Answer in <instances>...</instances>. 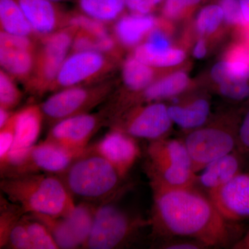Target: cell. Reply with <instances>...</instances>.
<instances>
[{"label":"cell","mask_w":249,"mask_h":249,"mask_svg":"<svg viewBox=\"0 0 249 249\" xmlns=\"http://www.w3.org/2000/svg\"><path fill=\"white\" fill-rule=\"evenodd\" d=\"M150 185L153 195L150 227L157 240L188 237L210 248L232 247L243 235L235 222L226 219L210 196L196 187Z\"/></svg>","instance_id":"cell-1"},{"label":"cell","mask_w":249,"mask_h":249,"mask_svg":"<svg viewBox=\"0 0 249 249\" xmlns=\"http://www.w3.org/2000/svg\"><path fill=\"white\" fill-rule=\"evenodd\" d=\"M0 188L25 214L65 217L76 206L74 198L56 175L37 173L4 177Z\"/></svg>","instance_id":"cell-2"},{"label":"cell","mask_w":249,"mask_h":249,"mask_svg":"<svg viewBox=\"0 0 249 249\" xmlns=\"http://www.w3.org/2000/svg\"><path fill=\"white\" fill-rule=\"evenodd\" d=\"M56 175L73 198L87 201L109 200L120 192L124 180L110 162L90 146Z\"/></svg>","instance_id":"cell-3"},{"label":"cell","mask_w":249,"mask_h":249,"mask_svg":"<svg viewBox=\"0 0 249 249\" xmlns=\"http://www.w3.org/2000/svg\"><path fill=\"white\" fill-rule=\"evenodd\" d=\"M242 118L234 116L227 121L203 124L185 133L182 140L188 149L195 173H199L209 163L237 148Z\"/></svg>","instance_id":"cell-4"},{"label":"cell","mask_w":249,"mask_h":249,"mask_svg":"<svg viewBox=\"0 0 249 249\" xmlns=\"http://www.w3.org/2000/svg\"><path fill=\"white\" fill-rule=\"evenodd\" d=\"M150 226V219L131 215L114 205L103 204L96 210L89 237L82 248H121L130 243L143 228Z\"/></svg>","instance_id":"cell-5"},{"label":"cell","mask_w":249,"mask_h":249,"mask_svg":"<svg viewBox=\"0 0 249 249\" xmlns=\"http://www.w3.org/2000/svg\"><path fill=\"white\" fill-rule=\"evenodd\" d=\"M173 124L168 106L156 102L136 108L121 123L114 125L113 129L122 131L134 138L147 139L150 142L168 137Z\"/></svg>","instance_id":"cell-6"},{"label":"cell","mask_w":249,"mask_h":249,"mask_svg":"<svg viewBox=\"0 0 249 249\" xmlns=\"http://www.w3.org/2000/svg\"><path fill=\"white\" fill-rule=\"evenodd\" d=\"M85 150L75 151L45 139L34 145L19 164L3 174V178L40 172L58 175L65 171Z\"/></svg>","instance_id":"cell-7"},{"label":"cell","mask_w":249,"mask_h":249,"mask_svg":"<svg viewBox=\"0 0 249 249\" xmlns=\"http://www.w3.org/2000/svg\"><path fill=\"white\" fill-rule=\"evenodd\" d=\"M102 91H91L80 87L64 88L47 98L40 106L44 117L53 123L84 114L104 97Z\"/></svg>","instance_id":"cell-8"},{"label":"cell","mask_w":249,"mask_h":249,"mask_svg":"<svg viewBox=\"0 0 249 249\" xmlns=\"http://www.w3.org/2000/svg\"><path fill=\"white\" fill-rule=\"evenodd\" d=\"M101 124L100 116L87 113L77 114L53 124L46 139L70 150L84 151Z\"/></svg>","instance_id":"cell-9"},{"label":"cell","mask_w":249,"mask_h":249,"mask_svg":"<svg viewBox=\"0 0 249 249\" xmlns=\"http://www.w3.org/2000/svg\"><path fill=\"white\" fill-rule=\"evenodd\" d=\"M207 195L229 222L237 223L249 219V173H239Z\"/></svg>","instance_id":"cell-10"},{"label":"cell","mask_w":249,"mask_h":249,"mask_svg":"<svg viewBox=\"0 0 249 249\" xmlns=\"http://www.w3.org/2000/svg\"><path fill=\"white\" fill-rule=\"evenodd\" d=\"M43 114L40 106H32L16 113V136L12 148L4 164L1 174L19 164L27 156L40 136Z\"/></svg>","instance_id":"cell-11"},{"label":"cell","mask_w":249,"mask_h":249,"mask_svg":"<svg viewBox=\"0 0 249 249\" xmlns=\"http://www.w3.org/2000/svg\"><path fill=\"white\" fill-rule=\"evenodd\" d=\"M72 43L71 35L67 31L47 36L36 65L39 80L33 86L34 90L43 92L52 88Z\"/></svg>","instance_id":"cell-12"},{"label":"cell","mask_w":249,"mask_h":249,"mask_svg":"<svg viewBox=\"0 0 249 249\" xmlns=\"http://www.w3.org/2000/svg\"><path fill=\"white\" fill-rule=\"evenodd\" d=\"M90 147L110 162L124 178L141 154L136 139L116 129H113Z\"/></svg>","instance_id":"cell-13"},{"label":"cell","mask_w":249,"mask_h":249,"mask_svg":"<svg viewBox=\"0 0 249 249\" xmlns=\"http://www.w3.org/2000/svg\"><path fill=\"white\" fill-rule=\"evenodd\" d=\"M106 65V59L98 52H76L65 59L52 88L76 86L97 74Z\"/></svg>","instance_id":"cell-14"},{"label":"cell","mask_w":249,"mask_h":249,"mask_svg":"<svg viewBox=\"0 0 249 249\" xmlns=\"http://www.w3.org/2000/svg\"><path fill=\"white\" fill-rule=\"evenodd\" d=\"M246 164L245 158L235 150L211 161L199 175L196 173L195 186L208 194L243 172Z\"/></svg>","instance_id":"cell-15"},{"label":"cell","mask_w":249,"mask_h":249,"mask_svg":"<svg viewBox=\"0 0 249 249\" xmlns=\"http://www.w3.org/2000/svg\"><path fill=\"white\" fill-rule=\"evenodd\" d=\"M211 76L219 85L227 81L249 83V41L233 46L227 53V60L214 65Z\"/></svg>","instance_id":"cell-16"},{"label":"cell","mask_w":249,"mask_h":249,"mask_svg":"<svg viewBox=\"0 0 249 249\" xmlns=\"http://www.w3.org/2000/svg\"><path fill=\"white\" fill-rule=\"evenodd\" d=\"M33 31L41 36L52 34L57 27L59 14L49 0H17Z\"/></svg>","instance_id":"cell-17"},{"label":"cell","mask_w":249,"mask_h":249,"mask_svg":"<svg viewBox=\"0 0 249 249\" xmlns=\"http://www.w3.org/2000/svg\"><path fill=\"white\" fill-rule=\"evenodd\" d=\"M147 153L151 163L181 165L193 170L191 156L182 139L166 137L150 142Z\"/></svg>","instance_id":"cell-18"},{"label":"cell","mask_w":249,"mask_h":249,"mask_svg":"<svg viewBox=\"0 0 249 249\" xmlns=\"http://www.w3.org/2000/svg\"><path fill=\"white\" fill-rule=\"evenodd\" d=\"M172 121L185 132L193 130L206 124L210 116V103L204 98L184 103L177 102L168 107Z\"/></svg>","instance_id":"cell-19"},{"label":"cell","mask_w":249,"mask_h":249,"mask_svg":"<svg viewBox=\"0 0 249 249\" xmlns=\"http://www.w3.org/2000/svg\"><path fill=\"white\" fill-rule=\"evenodd\" d=\"M0 64L6 73L23 78L31 73L35 65V59L32 49L0 45Z\"/></svg>","instance_id":"cell-20"},{"label":"cell","mask_w":249,"mask_h":249,"mask_svg":"<svg viewBox=\"0 0 249 249\" xmlns=\"http://www.w3.org/2000/svg\"><path fill=\"white\" fill-rule=\"evenodd\" d=\"M155 25V18L148 15L134 14L121 18L115 31L119 40L126 46L139 43L145 34Z\"/></svg>","instance_id":"cell-21"},{"label":"cell","mask_w":249,"mask_h":249,"mask_svg":"<svg viewBox=\"0 0 249 249\" xmlns=\"http://www.w3.org/2000/svg\"><path fill=\"white\" fill-rule=\"evenodd\" d=\"M1 30L11 35L28 36L34 32L17 0H0Z\"/></svg>","instance_id":"cell-22"},{"label":"cell","mask_w":249,"mask_h":249,"mask_svg":"<svg viewBox=\"0 0 249 249\" xmlns=\"http://www.w3.org/2000/svg\"><path fill=\"white\" fill-rule=\"evenodd\" d=\"M188 85V78L183 72H177L163 79L151 83L143 90L142 98L146 101H160L183 92Z\"/></svg>","instance_id":"cell-23"},{"label":"cell","mask_w":249,"mask_h":249,"mask_svg":"<svg viewBox=\"0 0 249 249\" xmlns=\"http://www.w3.org/2000/svg\"><path fill=\"white\" fill-rule=\"evenodd\" d=\"M96 209L89 204L76 205L71 213L64 217L67 228L79 247H83L92 227Z\"/></svg>","instance_id":"cell-24"},{"label":"cell","mask_w":249,"mask_h":249,"mask_svg":"<svg viewBox=\"0 0 249 249\" xmlns=\"http://www.w3.org/2000/svg\"><path fill=\"white\" fill-rule=\"evenodd\" d=\"M134 56L150 67L173 66L181 63L185 59V53L179 49H158L152 48L146 43L136 49Z\"/></svg>","instance_id":"cell-25"},{"label":"cell","mask_w":249,"mask_h":249,"mask_svg":"<svg viewBox=\"0 0 249 249\" xmlns=\"http://www.w3.org/2000/svg\"><path fill=\"white\" fill-rule=\"evenodd\" d=\"M83 14L102 22L114 20L125 7L124 0H77Z\"/></svg>","instance_id":"cell-26"},{"label":"cell","mask_w":249,"mask_h":249,"mask_svg":"<svg viewBox=\"0 0 249 249\" xmlns=\"http://www.w3.org/2000/svg\"><path fill=\"white\" fill-rule=\"evenodd\" d=\"M152 67L144 63L135 56L124 62L123 77L124 84L134 91L144 90L152 83L153 71Z\"/></svg>","instance_id":"cell-27"},{"label":"cell","mask_w":249,"mask_h":249,"mask_svg":"<svg viewBox=\"0 0 249 249\" xmlns=\"http://www.w3.org/2000/svg\"><path fill=\"white\" fill-rule=\"evenodd\" d=\"M23 220L27 227L34 249H60L52 232L49 231L45 224L30 214L23 216Z\"/></svg>","instance_id":"cell-28"},{"label":"cell","mask_w":249,"mask_h":249,"mask_svg":"<svg viewBox=\"0 0 249 249\" xmlns=\"http://www.w3.org/2000/svg\"><path fill=\"white\" fill-rule=\"evenodd\" d=\"M224 19L220 5L212 4L201 9L196 18V28L202 34H211L219 27Z\"/></svg>","instance_id":"cell-29"},{"label":"cell","mask_w":249,"mask_h":249,"mask_svg":"<svg viewBox=\"0 0 249 249\" xmlns=\"http://www.w3.org/2000/svg\"><path fill=\"white\" fill-rule=\"evenodd\" d=\"M1 218H0V246L1 248L6 246L8 236L15 224H17L24 214L22 209L18 205L10 206L1 203Z\"/></svg>","instance_id":"cell-30"},{"label":"cell","mask_w":249,"mask_h":249,"mask_svg":"<svg viewBox=\"0 0 249 249\" xmlns=\"http://www.w3.org/2000/svg\"><path fill=\"white\" fill-rule=\"evenodd\" d=\"M21 93L4 70L0 72V107L11 110L20 101Z\"/></svg>","instance_id":"cell-31"},{"label":"cell","mask_w":249,"mask_h":249,"mask_svg":"<svg viewBox=\"0 0 249 249\" xmlns=\"http://www.w3.org/2000/svg\"><path fill=\"white\" fill-rule=\"evenodd\" d=\"M103 23L85 14L75 15L69 19L70 27L80 29L96 38L108 36L107 29Z\"/></svg>","instance_id":"cell-32"},{"label":"cell","mask_w":249,"mask_h":249,"mask_svg":"<svg viewBox=\"0 0 249 249\" xmlns=\"http://www.w3.org/2000/svg\"><path fill=\"white\" fill-rule=\"evenodd\" d=\"M6 245H9L11 249H34L23 217L10 231Z\"/></svg>","instance_id":"cell-33"},{"label":"cell","mask_w":249,"mask_h":249,"mask_svg":"<svg viewBox=\"0 0 249 249\" xmlns=\"http://www.w3.org/2000/svg\"><path fill=\"white\" fill-rule=\"evenodd\" d=\"M16 136V114H13L11 119L4 127L0 128V166L4 164L7 159Z\"/></svg>","instance_id":"cell-34"},{"label":"cell","mask_w":249,"mask_h":249,"mask_svg":"<svg viewBox=\"0 0 249 249\" xmlns=\"http://www.w3.org/2000/svg\"><path fill=\"white\" fill-rule=\"evenodd\" d=\"M219 92L235 101L249 100V82L227 81L219 84Z\"/></svg>","instance_id":"cell-35"},{"label":"cell","mask_w":249,"mask_h":249,"mask_svg":"<svg viewBox=\"0 0 249 249\" xmlns=\"http://www.w3.org/2000/svg\"><path fill=\"white\" fill-rule=\"evenodd\" d=\"M219 5L224 12V19L228 23L237 25H248L241 9L240 0H220Z\"/></svg>","instance_id":"cell-36"},{"label":"cell","mask_w":249,"mask_h":249,"mask_svg":"<svg viewBox=\"0 0 249 249\" xmlns=\"http://www.w3.org/2000/svg\"><path fill=\"white\" fill-rule=\"evenodd\" d=\"M201 0H165L163 12L165 17L175 19L196 7Z\"/></svg>","instance_id":"cell-37"},{"label":"cell","mask_w":249,"mask_h":249,"mask_svg":"<svg viewBox=\"0 0 249 249\" xmlns=\"http://www.w3.org/2000/svg\"><path fill=\"white\" fill-rule=\"evenodd\" d=\"M162 249H208L204 244L194 239L188 237H174L160 240L157 246Z\"/></svg>","instance_id":"cell-38"},{"label":"cell","mask_w":249,"mask_h":249,"mask_svg":"<svg viewBox=\"0 0 249 249\" xmlns=\"http://www.w3.org/2000/svg\"><path fill=\"white\" fill-rule=\"evenodd\" d=\"M236 150L249 163V106L241 119Z\"/></svg>","instance_id":"cell-39"},{"label":"cell","mask_w":249,"mask_h":249,"mask_svg":"<svg viewBox=\"0 0 249 249\" xmlns=\"http://www.w3.org/2000/svg\"><path fill=\"white\" fill-rule=\"evenodd\" d=\"M75 52H97L96 38L93 36L80 31L72 43Z\"/></svg>","instance_id":"cell-40"},{"label":"cell","mask_w":249,"mask_h":249,"mask_svg":"<svg viewBox=\"0 0 249 249\" xmlns=\"http://www.w3.org/2000/svg\"><path fill=\"white\" fill-rule=\"evenodd\" d=\"M147 45L152 48L167 49L170 48L169 40L160 29H152L147 37Z\"/></svg>","instance_id":"cell-41"},{"label":"cell","mask_w":249,"mask_h":249,"mask_svg":"<svg viewBox=\"0 0 249 249\" xmlns=\"http://www.w3.org/2000/svg\"><path fill=\"white\" fill-rule=\"evenodd\" d=\"M124 4L134 14L148 15L154 9L149 0H124Z\"/></svg>","instance_id":"cell-42"},{"label":"cell","mask_w":249,"mask_h":249,"mask_svg":"<svg viewBox=\"0 0 249 249\" xmlns=\"http://www.w3.org/2000/svg\"><path fill=\"white\" fill-rule=\"evenodd\" d=\"M114 47V40L109 35L96 38L97 52L100 53L111 52Z\"/></svg>","instance_id":"cell-43"},{"label":"cell","mask_w":249,"mask_h":249,"mask_svg":"<svg viewBox=\"0 0 249 249\" xmlns=\"http://www.w3.org/2000/svg\"><path fill=\"white\" fill-rule=\"evenodd\" d=\"M231 248L232 249H249V230L243 234L240 240H237Z\"/></svg>","instance_id":"cell-44"},{"label":"cell","mask_w":249,"mask_h":249,"mask_svg":"<svg viewBox=\"0 0 249 249\" xmlns=\"http://www.w3.org/2000/svg\"><path fill=\"white\" fill-rule=\"evenodd\" d=\"M194 55L196 58H204L206 53V44L204 40H199L194 49Z\"/></svg>","instance_id":"cell-45"},{"label":"cell","mask_w":249,"mask_h":249,"mask_svg":"<svg viewBox=\"0 0 249 249\" xmlns=\"http://www.w3.org/2000/svg\"><path fill=\"white\" fill-rule=\"evenodd\" d=\"M12 115H11V113H10L9 109L0 107V128L4 127L5 124H7L8 121H9V119H11Z\"/></svg>","instance_id":"cell-46"},{"label":"cell","mask_w":249,"mask_h":249,"mask_svg":"<svg viewBox=\"0 0 249 249\" xmlns=\"http://www.w3.org/2000/svg\"><path fill=\"white\" fill-rule=\"evenodd\" d=\"M240 2L244 18L249 24V0H240Z\"/></svg>","instance_id":"cell-47"},{"label":"cell","mask_w":249,"mask_h":249,"mask_svg":"<svg viewBox=\"0 0 249 249\" xmlns=\"http://www.w3.org/2000/svg\"><path fill=\"white\" fill-rule=\"evenodd\" d=\"M163 1V0H149L150 4H151L152 6H153L154 8H155L157 5L160 4V3Z\"/></svg>","instance_id":"cell-48"},{"label":"cell","mask_w":249,"mask_h":249,"mask_svg":"<svg viewBox=\"0 0 249 249\" xmlns=\"http://www.w3.org/2000/svg\"><path fill=\"white\" fill-rule=\"evenodd\" d=\"M49 1H52V2H57V1H62V0H49Z\"/></svg>","instance_id":"cell-49"}]
</instances>
